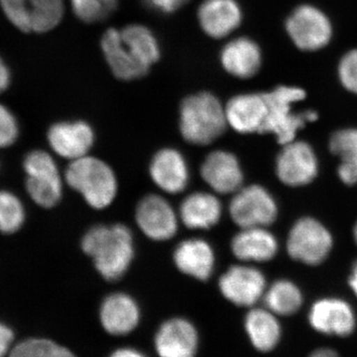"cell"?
Returning a JSON list of instances; mask_svg holds the SVG:
<instances>
[{
    "instance_id": "9a60e30c",
    "label": "cell",
    "mask_w": 357,
    "mask_h": 357,
    "mask_svg": "<svg viewBox=\"0 0 357 357\" xmlns=\"http://www.w3.org/2000/svg\"><path fill=\"white\" fill-rule=\"evenodd\" d=\"M225 107L227 123L236 132L262 133L268 112L265 91L239 93Z\"/></svg>"
},
{
    "instance_id": "5b68a950",
    "label": "cell",
    "mask_w": 357,
    "mask_h": 357,
    "mask_svg": "<svg viewBox=\"0 0 357 357\" xmlns=\"http://www.w3.org/2000/svg\"><path fill=\"white\" fill-rule=\"evenodd\" d=\"M65 177L67 184L95 210L107 208L116 198V176L112 167L100 158L86 155L70 161Z\"/></svg>"
},
{
    "instance_id": "277c9868",
    "label": "cell",
    "mask_w": 357,
    "mask_h": 357,
    "mask_svg": "<svg viewBox=\"0 0 357 357\" xmlns=\"http://www.w3.org/2000/svg\"><path fill=\"white\" fill-rule=\"evenodd\" d=\"M229 126L225 107L208 91L185 98L180 107V131L190 144H211L225 133Z\"/></svg>"
},
{
    "instance_id": "e0dca14e",
    "label": "cell",
    "mask_w": 357,
    "mask_h": 357,
    "mask_svg": "<svg viewBox=\"0 0 357 357\" xmlns=\"http://www.w3.org/2000/svg\"><path fill=\"white\" fill-rule=\"evenodd\" d=\"M202 29L213 39H223L236 32L243 21L237 0H204L198 11Z\"/></svg>"
},
{
    "instance_id": "7a4b0ae2",
    "label": "cell",
    "mask_w": 357,
    "mask_h": 357,
    "mask_svg": "<svg viewBox=\"0 0 357 357\" xmlns=\"http://www.w3.org/2000/svg\"><path fill=\"white\" fill-rule=\"evenodd\" d=\"M82 248L105 280H119L132 263V232L121 223L96 225L84 234Z\"/></svg>"
},
{
    "instance_id": "d6a6232c",
    "label": "cell",
    "mask_w": 357,
    "mask_h": 357,
    "mask_svg": "<svg viewBox=\"0 0 357 357\" xmlns=\"http://www.w3.org/2000/svg\"><path fill=\"white\" fill-rule=\"evenodd\" d=\"M18 124L15 117L6 107L0 105V148L13 145L18 137Z\"/></svg>"
},
{
    "instance_id": "9c48e42d",
    "label": "cell",
    "mask_w": 357,
    "mask_h": 357,
    "mask_svg": "<svg viewBox=\"0 0 357 357\" xmlns=\"http://www.w3.org/2000/svg\"><path fill=\"white\" fill-rule=\"evenodd\" d=\"M229 213L232 220L241 229L265 227L276 218L277 206L267 190L252 185L234 192Z\"/></svg>"
},
{
    "instance_id": "d6986e66",
    "label": "cell",
    "mask_w": 357,
    "mask_h": 357,
    "mask_svg": "<svg viewBox=\"0 0 357 357\" xmlns=\"http://www.w3.org/2000/svg\"><path fill=\"white\" fill-rule=\"evenodd\" d=\"M199 335L188 319H169L160 326L155 337V349L160 357H195Z\"/></svg>"
},
{
    "instance_id": "4dcf8cb0",
    "label": "cell",
    "mask_w": 357,
    "mask_h": 357,
    "mask_svg": "<svg viewBox=\"0 0 357 357\" xmlns=\"http://www.w3.org/2000/svg\"><path fill=\"white\" fill-rule=\"evenodd\" d=\"M10 357H76L55 342L43 338H31L16 345Z\"/></svg>"
},
{
    "instance_id": "2e32d148",
    "label": "cell",
    "mask_w": 357,
    "mask_h": 357,
    "mask_svg": "<svg viewBox=\"0 0 357 357\" xmlns=\"http://www.w3.org/2000/svg\"><path fill=\"white\" fill-rule=\"evenodd\" d=\"M49 144L54 152L70 161L86 156L95 143V132L86 122L62 121L48 131Z\"/></svg>"
},
{
    "instance_id": "52a82bcc",
    "label": "cell",
    "mask_w": 357,
    "mask_h": 357,
    "mask_svg": "<svg viewBox=\"0 0 357 357\" xmlns=\"http://www.w3.org/2000/svg\"><path fill=\"white\" fill-rule=\"evenodd\" d=\"M7 20L26 33L54 29L64 16L63 0H0Z\"/></svg>"
},
{
    "instance_id": "cb8c5ba5",
    "label": "cell",
    "mask_w": 357,
    "mask_h": 357,
    "mask_svg": "<svg viewBox=\"0 0 357 357\" xmlns=\"http://www.w3.org/2000/svg\"><path fill=\"white\" fill-rule=\"evenodd\" d=\"M178 217L188 229H210L222 218V204L210 192H192L181 204Z\"/></svg>"
},
{
    "instance_id": "8992f818",
    "label": "cell",
    "mask_w": 357,
    "mask_h": 357,
    "mask_svg": "<svg viewBox=\"0 0 357 357\" xmlns=\"http://www.w3.org/2000/svg\"><path fill=\"white\" fill-rule=\"evenodd\" d=\"M284 30L291 44L305 54L326 50L335 38V24L331 16L310 2L291 9L284 21Z\"/></svg>"
},
{
    "instance_id": "30bf717a",
    "label": "cell",
    "mask_w": 357,
    "mask_h": 357,
    "mask_svg": "<svg viewBox=\"0 0 357 357\" xmlns=\"http://www.w3.org/2000/svg\"><path fill=\"white\" fill-rule=\"evenodd\" d=\"M318 169L314 149L305 141L293 140L283 145L277 158V176L290 187L310 184L318 175Z\"/></svg>"
},
{
    "instance_id": "7402d4cb",
    "label": "cell",
    "mask_w": 357,
    "mask_h": 357,
    "mask_svg": "<svg viewBox=\"0 0 357 357\" xmlns=\"http://www.w3.org/2000/svg\"><path fill=\"white\" fill-rule=\"evenodd\" d=\"M215 252L204 239L191 238L182 241L174 252V262L182 273L206 281L215 268Z\"/></svg>"
},
{
    "instance_id": "e575fe53",
    "label": "cell",
    "mask_w": 357,
    "mask_h": 357,
    "mask_svg": "<svg viewBox=\"0 0 357 357\" xmlns=\"http://www.w3.org/2000/svg\"><path fill=\"white\" fill-rule=\"evenodd\" d=\"M13 340V331L8 326L0 323V357L6 356Z\"/></svg>"
},
{
    "instance_id": "8fae6325",
    "label": "cell",
    "mask_w": 357,
    "mask_h": 357,
    "mask_svg": "<svg viewBox=\"0 0 357 357\" xmlns=\"http://www.w3.org/2000/svg\"><path fill=\"white\" fill-rule=\"evenodd\" d=\"M135 220L141 231L152 241H169L178 231L175 211L158 195H149L141 199L136 208Z\"/></svg>"
},
{
    "instance_id": "f35d334b",
    "label": "cell",
    "mask_w": 357,
    "mask_h": 357,
    "mask_svg": "<svg viewBox=\"0 0 357 357\" xmlns=\"http://www.w3.org/2000/svg\"><path fill=\"white\" fill-rule=\"evenodd\" d=\"M349 285L357 297V261L352 267L351 276H349Z\"/></svg>"
},
{
    "instance_id": "74e56055",
    "label": "cell",
    "mask_w": 357,
    "mask_h": 357,
    "mask_svg": "<svg viewBox=\"0 0 357 357\" xmlns=\"http://www.w3.org/2000/svg\"><path fill=\"white\" fill-rule=\"evenodd\" d=\"M307 357H340L337 351L332 349H319L312 351Z\"/></svg>"
},
{
    "instance_id": "8d00e7d4",
    "label": "cell",
    "mask_w": 357,
    "mask_h": 357,
    "mask_svg": "<svg viewBox=\"0 0 357 357\" xmlns=\"http://www.w3.org/2000/svg\"><path fill=\"white\" fill-rule=\"evenodd\" d=\"M109 357H146L133 349H121L115 351Z\"/></svg>"
},
{
    "instance_id": "7c38bea8",
    "label": "cell",
    "mask_w": 357,
    "mask_h": 357,
    "mask_svg": "<svg viewBox=\"0 0 357 357\" xmlns=\"http://www.w3.org/2000/svg\"><path fill=\"white\" fill-rule=\"evenodd\" d=\"M225 299L239 307H251L265 294L264 275L255 267L236 265L230 267L218 281Z\"/></svg>"
},
{
    "instance_id": "5bb4252c",
    "label": "cell",
    "mask_w": 357,
    "mask_h": 357,
    "mask_svg": "<svg viewBox=\"0 0 357 357\" xmlns=\"http://www.w3.org/2000/svg\"><path fill=\"white\" fill-rule=\"evenodd\" d=\"M309 321L317 332L340 337L351 335L356 326L351 305L335 298L317 301L310 311Z\"/></svg>"
},
{
    "instance_id": "f546056e",
    "label": "cell",
    "mask_w": 357,
    "mask_h": 357,
    "mask_svg": "<svg viewBox=\"0 0 357 357\" xmlns=\"http://www.w3.org/2000/svg\"><path fill=\"white\" fill-rule=\"evenodd\" d=\"M73 11L84 23L100 22L116 10L119 0H70Z\"/></svg>"
},
{
    "instance_id": "d590c367",
    "label": "cell",
    "mask_w": 357,
    "mask_h": 357,
    "mask_svg": "<svg viewBox=\"0 0 357 357\" xmlns=\"http://www.w3.org/2000/svg\"><path fill=\"white\" fill-rule=\"evenodd\" d=\"M9 84H10V72L6 63L0 58V93L6 91Z\"/></svg>"
},
{
    "instance_id": "1f68e13d",
    "label": "cell",
    "mask_w": 357,
    "mask_h": 357,
    "mask_svg": "<svg viewBox=\"0 0 357 357\" xmlns=\"http://www.w3.org/2000/svg\"><path fill=\"white\" fill-rule=\"evenodd\" d=\"M338 84L349 95L357 96V47L340 56L335 69Z\"/></svg>"
},
{
    "instance_id": "484cf974",
    "label": "cell",
    "mask_w": 357,
    "mask_h": 357,
    "mask_svg": "<svg viewBox=\"0 0 357 357\" xmlns=\"http://www.w3.org/2000/svg\"><path fill=\"white\" fill-rule=\"evenodd\" d=\"M26 190L30 198L45 208L55 206L62 198V178L58 167L39 169L27 174Z\"/></svg>"
},
{
    "instance_id": "f1b7e54d",
    "label": "cell",
    "mask_w": 357,
    "mask_h": 357,
    "mask_svg": "<svg viewBox=\"0 0 357 357\" xmlns=\"http://www.w3.org/2000/svg\"><path fill=\"white\" fill-rule=\"evenodd\" d=\"M25 211L20 199L13 192L0 191V232L14 234L22 227Z\"/></svg>"
},
{
    "instance_id": "4316f807",
    "label": "cell",
    "mask_w": 357,
    "mask_h": 357,
    "mask_svg": "<svg viewBox=\"0 0 357 357\" xmlns=\"http://www.w3.org/2000/svg\"><path fill=\"white\" fill-rule=\"evenodd\" d=\"M330 149L340 159L337 174L347 185L357 183V128L335 131L330 139Z\"/></svg>"
},
{
    "instance_id": "44dd1931",
    "label": "cell",
    "mask_w": 357,
    "mask_h": 357,
    "mask_svg": "<svg viewBox=\"0 0 357 357\" xmlns=\"http://www.w3.org/2000/svg\"><path fill=\"white\" fill-rule=\"evenodd\" d=\"M100 319L103 328L110 335H128L139 323V307L128 294H112L102 302Z\"/></svg>"
},
{
    "instance_id": "ba28073f",
    "label": "cell",
    "mask_w": 357,
    "mask_h": 357,
    "mask_svg": "<svg viewBox=\"0 0 357 357\" xmlns=\"http://www.w3.org/2000/svg\"><path fill=\"white\" fill-rule=\"evenodd\" d=\"M288 252L293 259L307 265H318L330 255L333 237L318 220L301 218L288 237Z\"/></svg>"
},
{
    "instance_id": "836d02e7",
    "label": "cell",
    "mask_w": 357,
    "mask_h": 357,
    "mask_svg": "<svg viewBox=\"0 0 357 357\" xmlns=\"http://www.w3.org/2000/svg\"><path fill=\"white\" fill-rule=\"evenodd\" d=\"M189 1L190 0H147L152 8L163 13H175Z\"/></svg>"
},
{
    "instance_id": "d4e9b609",
    "label": "cell",
    "mask_w": 357,
    "mask_h": 357,
    "mask_svg": "<svg viewBox=\"0 0 357 357\" xmlns=\"http://www.w3.org/2000/svg\"><path fill=\"white\" fill-rule=\"evenodd\" d=\"M245 330L257 351H273L281 340V326L276 314L269 310L253 309L245 317Z\"/></svg>"
},
{
    "instance_id": "6da1fadb",
    "label": "cell",
    "mask_w": 357,
    "mask_h": 357,
    "mask_svg": "<svg viewBox=\"0 0 357 357\" xmlns=\"http://www.w3.org/2000/svg\"><path fill=\"white\" fill-rule=\"evenodd\" d=\"M100 46L112 74L121 81L146 76L161 57L156 37L144 25L131 24L121 30L110 28L102 35Z\"/></svg>"
},
{
    "instance_id": "603a6c76",
    "label": "cell",
    "mask_w": 357,
    "mask_h": 357,
    "mask_svg": "<svg viewBox=\"0 0 357 357\" xmlns=\"http://www.w3.org/2000/svg\"><path fill=\"white\" fill-rule=\"evenodd\" d=\"M278 244L264 227L241 229L231 241V251L244 262L269 261L276 255Z\"/></svg>"
},
{
    "instance_id": "83f0119b",
    "label": "cell",
    "mask_w": 357,
    "mask_h": 357,
    "mask_svg": "<svg viewBox=\"0 0 357 357\" xmlns=\"http://www.w3.org/2000/svg\"><path fill=\"white\" fill-rule=\"evenodd\" d=\"M264 297L267 309L276 316H291L299 311L303 304L300 289L287 280L275 282Z\"/></svg>"
},
{
    "instance_id": "ac0fdd59",
    "label": "cell",
    "mask_w": 357,
    "mask_h": 357,
    "mask_svg": "<svg viewBox=\"0 0 357 357\" xmlns=\"http://www.w3.org/2000/svg\"><path fill=\"white\" fill-rule=\"evenodd\" d=\"M202 177L218 194H234L243 188V173L234 154L225 150L211 152L204 159Z\"/></svg>"
},
{
    "instance_id": "ffe728a7",
    "label": "cell",
    "mask_w": 357,
    "mask_h": 357,
    "mask_svg": "<svg viewBox=\"0 0 357 357\" xmlns=\"http://www.w3.org/2000/svg\"><path fill=\"white\" fill-rule=\"evenodd\" d=\"M149 173L154 184L168 194L182 192L189 184L187 161L181 152L173 148H164L154 155Z\"/></svg>"
},
{
    "instance_id": "4fadbf2b",
    "label": "cell",
    "mask_w": 357,
    "mask_h": 357,
    "mask_svg": "<svg viewBox=\"0 0 357 357\" xmlns=\"http://www.w3.org/2000/svg\"><path fill=\"white\" fill-rule=\"evenodd\" d=\"M220 58L223 70L238 79H253L261 72L264 65L262 47L248 36L236 37L227 42Z\"/></svg>"
},
{
    "instance_id": "3957f363",
    "label": "cell",
    "mask_w": 357,
    "mask_h": 357,
    "mask_svg": "<svg viewBox=\"0 0 357 357\" xmlns=\"http://www.w3.org/2000/svg\"><path fill=\"white\" fill-rule=\"evenodd\" d=\"M267 100V117L262 133L273 134L282 145L296 139L298 131L307 123L318 121L314 110L297 112L294 107L307 98V91L295 84H278L265 91Z\"/></svg>"
},
{
    "instance_id": "ab89813d",
    "label": "cell",
    "mask_w": 357,
    "mask_h": 357,
    "mask_svg": "<svg viewBox=\"0 0 357 357\" xmlns=\"http://www.w3.org/2000/svg\"><path fill=\"white\" fill-rule=\"evenodd\" d=\"M354 239H356V241L357 243V222H356V227H354Z\"/></svg>"
}]
</instances>
